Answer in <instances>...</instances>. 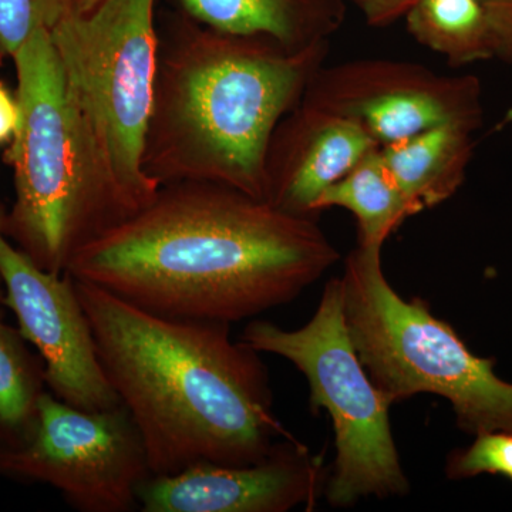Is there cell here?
Here are the masks:
<instances>
[{
    "mask_svg": "<svg viewBox=\"0 0 512 512\" xmlns=\"http://www.w3.org/2000/svg\"><path fill=\"white\" fill-rule=\"evenodd\" d=\"M241 342L292 362L308 379L312 406L329 413L338 451L326 490L333 507L409 491L390 427L393 403L370 379L350 339L340 279L326 285L318 311L303 328L255 320Z\"/></svg>",
    "mask_w": 512,
    "mask_h": 512,
    "instance_id": "cell-7",
    "label": "cell"
},
{
    "mask_svg": "<svg viewBox=\"0 0 512 512\" xmlns=\"http://www.w3.org/2000/svg\"><path fill=\"white\" fill-rule=\"evenodd\" d=\"M339 207L355 215L359 245L382 247L409 217L412 207L384 164L380 147L370 151L316 201L315 215Z\"/></svg>",
    "mask_w": 512,
    "mask_h": 512,
    "instance_id": "cell-15",
    "label": "cell"
},
{
    "mask_svg": "<svg viewBox=\"0 0 512 512\" xmlns=\"http://www.w3.org/2000/svg\"><path fill=\"white\" fill-rule=\"evenodd\" d=\"M493 30L495 59L512 64V0H481Z\"/></svg>",
    "mask_w": 512,
    "mask_h": 512,
    "instance_id": "cell-20",
    "label": "cell"
},
{
    "mask_svg": "<svg viewBox=\"0 0 512 512\" xmlns=\"http://www.w3.org/2000/svg\"><path fill=\"white\" fill-rule=\"evenodd\" d=\"M301 101L356 121L380 147L448 124L478 130L484 117L478 77L444 76L404 60L323 64Z\"/></svg>",
    "mask_w": 512,
    "mask_h": 512,
    "instance_id": "cell-9",
    "label": "cell"
},
{
    "mask_svg": "<svg viewBox=\"0 0 512 512\" xmlns=\"http://www.w3.org/2000/svg\"><path fill=\"white\" fill-rule=\"evenodd\" d=\"M338 261L313 218L227 185L177 183L66 274L157 315L231 325L291 302Z\"/></svg>",
    "mask_w": 512,
    "mask_h": 512,
    "instance_id": "cell-1",
    "label": "cell"
},
{
    "mask_svg": "<svg viewBox=\"0 0 512 512\" xmlns=\"http://www.w3.org/2000/svg\"><path fill=\"white\" fill-rule=\"evenodd\" d=\"M74 282L104 375L143 437L153 476L198 463H258L286 436L264 363L231 339L229 323L168 318Z\"/></svg>",
    "mask_w": 512,
    "mask_h": 512,
    "instance_id": "cell-2",
    "label": "cell"
},
{
    "mask_svg": "<svg viewBox=\"0 0 512 512\" xmlns=\"http://www.w3.org/2000/svg\"><path fill=\"white\" fill-rule=\"evenodd\" d=\"M20 107L18 96L0 80V147H6L15 137L19 127Z\"/></svg>",
    "mask_w": 512,
    "mask_h": 512,
    "instance_id": "cell-22",
    "label": "cell"
},
{
    "mask_svg": "<svg viewBox=\"0 0 512 512\" xmlns=\"http://www.w3.org/2000/svg\"><path fill=\"white\" fill-rule=\"evenodd\" d=\"M320 466L295 440L279 441L248 466L198 463L170 476L148 477L138 488L144 512H286L312 504Z\"/></svg>",
    "mask_w": 512,
    "mask_h": 512,
    "instance_id": "cell-11",
    "label": "cell"
},
{
    "mask_svg": "<svg viewBox=\"0 0 512 512\" xmlns=\"http://www.w3.org/2000/svg\"><path fill=\"white\" fill-rule=\"evenodd\" d=\"M188 18L208 28L264 36L286 49L329 43L345 23V0H180Z\"/></svg>",
    "mask_w": 512,
    "mask_h": 512,
    "instance_id": "cell-13",
    "label": "cell"
},
{
    "mask_svg": "<svg viewBox=\"0 0 512 512\" xmlns=\"http://www.w3.org/2000/svg\"><path fill=\"white\" fill-rule=\"evenodd\" d=\"M450 478H470L480 474L503 476L512 481V431L495 430L477 434V439L463 451H456L448 461Z\"/></svg>",
    "mask_w": 512,
    "mask_h": 512,
    "instance_id": "cell-19",
    "label": "cell"
},
{
    "mask_svg": "<svg viewBox=\"0 0 512 512\" xmlns=\"http://www.w3.org/2000/svg\"><path fill=\"white\" fill-rule=\"evenodd\" d=\"M329 43L286 49L188 18L160 35L144 171L158 185H227L265 201L276 127L325 64Z\"/></svg>",
    "mask_w": 512,
    "mask_h": 512,
    "instance_id": "cell-3",
    "label": "cell"
},
{
    "mask_svg": "<svg viewBox=\"0 0 512 512\" xmlns=\"http://www.w3.org/2000/svg\"><path fill=\"white\" fill-rule=\"evenodd\" d=\"M101 163L137 212L160 187L144 171L160 32L156 0H104L50 32Z\"/></svg>",
    "mask_w": 512,
    "mask_h": 512,
    "instance_id": "cell-6",
    "label": "cell"
},
{
    "mask_svg": "<svg viewBox=\"0 0 512 512\" xmlns=\"http://www.w3.org/2000/svg\"><path fill=\"white\" fill-rule=\"evenodd\" d=\"M73 10V0H0V60H12L30 37L52 32Z\"/></svg>",
    "mask_w": 512,
    "mask_h": 512,
    "instance_id": "cell-18",
    "label": "cell"
},
{
    "mask_svg": "<svg viewBox=\"0 0 512 512\" xmlns=\"http://www.w3.org/2000/svg\"><path fill=\"white\" fill-rule=\"evenodd\" d=\"M0 476L52 485L80 512H130L153 473L123 403L84 410L46 392L28 439L0 450Z\"/></svg>",
    "mask_w": 512,
    "mask_h": 512,
    "instance_id": "cell-8",
    "label": "cell"
},
{
    "mask_svg": "<svg viewBox=\"0 0 512 512\" xmlns=\"http://www.w3.org/2000/svg\"><path fill=\"white\" fill-rule=\"evenodd\" d=\"M377 147L356 121L299 101L269 144L265 201L315 220L313 208L323 191Z\"/></svg>",
    "mask_w": 512,
    "mask_h": 512,
    "instance_id": "cell-12",
    "label": "cell"
},
{
    "mask_svg": "<svg viewBox=\"0 0 512 512\" xmlns=\"http://www.w3.org/2000/svg\"><path fill=\"white\" fill-rule=\"evenodd\" d=\"M362 13L367 25L386 28L404 18L416 0H352Z\"/></svg>",
    "mask_w": 512,
    "mask_h": 512,
    "instance_id": "cell-21",
    "label": "cell"
},
{
    "mask_svg": "<svg viewBox=\"0 0 512 512\" xmlns=\"http://www.w3.org/2000/svg\"><path fill=\"white\" fill-rule=\"evenodd\" d=\"M404 19L413 39L451 67L495 59L493 30L481 0H416Z\"/></svg>",
    "mask_w": 512,
    "mask_h": 512,
    "instance_id": "cell-16",
    "label": "cell"
},
{
    "mask_svg": "<svg viewBox=\"0 0 512 512\" xmlns=\"http://www.w3.org/2000/svg\"><path fill=\"white\" fill-rule=\"evenodd\" d=\"M19 127L5 150L15 202L6 237L53 274L137 211L101 163L74 103L52 35L40 30L12 57Z\"/></svg>",
    "mask_w": 512,
    "mask_h": 512,
    "instance_id": "cell-4",
    "label": "cell"
},
{
    "mask_svg": "<svg viewBox=\"0 0 512 512\" xmlns=\"http://www.w3.org/2000/svg\"><path fill=\"white\" fill-rule=\"evenodd\" d=\"M101 2H104V0H73L74 10L80 13L92 12Z\"/></svg>",
    "mask_w": 512,
    "mask_h": 512,
    "instance_id": "cell-23",
    "label": "cell"
},
{
    "mask_svg": "<svg viewBox=\"0 0 512 512\" xmlns=\"http://www.w3.org/2000/svg\"><path fill=\"white\" fill-rule=\"evenodd\" d=\"M346 325L370 379L394 403L414 394L446 397L460 429L512 431V384L478 357L420 299L406 301L382 268V247L359 245L340 278Z\"/></svg>",
    "mask_w": 512,
    "mask_h": 512,
    "instance_id": "cell-5",
    "label": "cell"
},
{
    "mask_svg": "<svg viewBox=\"0 0 512 512\" xmlns=\"http://www.w3.org/2000/svg\"><path fill=\"white\" fill-rule=\"evenodd\" d=\"M6 208L0 201V279L5 306L19 330L46 366L50 392L84 410L119 406L120 399L97 356L92 329L69 274H53L36 265L6 237Z\"/></svg>",
    "mask_w": 512,
    "mask_h": 512,
    "instance_id": "cell-10",
    "label": "cell"
},
{
    "mask_svg": "<svg viewBox=\"0 0 512 512\" xmlns=\"http://www.w3.org/2000/svg\"><path fill=\"white\" fill-rule=\"evenodd\" d=\"M28 343L0 318V450L28 439L47 392L45 362Z\"/></svg>",
    "mask_w": 512,
    "mask_h": 512,
    "instance_id": "cell-17",
    "label": "cell"
},
{
    "mask_svg": "<svg viewBox=\"0 0 512 512\" xmlns=\"http://www.w3.org/2000/svg\"><path fill=\"white\" fill-rule=\"evenodd\" d=\"M3 306H5V289H3L2 279H0V318H3Z\"/></svg>",
    "mask_w": 512,
    "mask_h": 512,
    "instance_id": "cell-24",
    "label": "cell"
},
{
    "mask_svg": "<svg viewBox=\"0 0 512 512\" xmlns=\"http://www.w3.org/2000/svg\"><path fill=\"white\" fill-rule=\"evenodd\" d=\"M476 131L448 124L380 147L414 215L443 204L460 190L473 158Z\"/></svg>",
    "mask_w": 512,
    "mask_h": 512,
    "instance_id": "cell-14",
    "label": "cell"
}]
</instances>
